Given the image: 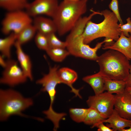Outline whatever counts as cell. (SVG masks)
<instances>
[{"instance_id":"obj_1","label":"cell","mask_w":131,"mask_h":131,"mask_svg":"<svg viewBox=\"0 0 131 131\" xmlns=\"http://www.w3.org/2000/svg\"><path fill=\"white\" fill-rule=\"evenodd\" d=\"M88 0H63L59 4L52 18L59 35H64L74 27L86 12Z\"/></svg>"},{"instance_id":"obj_2","label":"cell","mask_w":131,"mask_h":131,"mask_svg":"<svg viewBox=\"0 0 131 131\" xmlns=\"http://www.w3.org/2000/svg\"><path fill=\"white\" fill-rule=\"evenodd\" d=\"M90 20L89 17H82L70 31L65 41L66 48L70 54L75 57L96 61L98 57L97 52L102 45H108L110 41L105 39L98 43L93 48L85 44L83 42L82 34L87 23Z\"/></svg>"},{"instance_id":"obj_3","label":"cell","mask_w":131,"mask_h":131,"mask_svg":"<svg viewBox=\"0 0 131 131\" xmlns=\"http://www.w3.org/2000/svg\"><path fill=\"white\" fill-rule=\"evenodd\" d=\"M101 13L104 17L102 22L96 23L90 20L87 23L82 34L85 44H88L96 39L104 37L112 44L120 37L121 32L119 30L118 20L114 14L107 9Z\"/></svg>"},{"instance_id":"obj_4","label":"cell","mask_w":131,"mask_h":131,"mask_svg":"<svg viewBox=\"0 0 131 131\" xmlns=\"http://www.w3.org/2000/svg\"><path fill=\"white\" fill-rule=\"evenodd\" d=\"M129 60L117 51L109 49L98 57V72L107 78L125 81L129 74Z\"/></svg>"},{"instance_id":"obj_5","label":"cell","mask_w":131,"mask_h":131,"mask_svg":"<svg viewBox=\"0 0 131 131\" xmlns=\"http://www.w3.org/2000/svg\"><path fill=\"white\" fill-rule=\"evenodd\" d=\"M32 99L24 97L18 92L11 89L0 90V119L7 120L10 116H26L22 112L32 106Z\"/></svg>"},{"instance_id":"obj_6","label":"cell","mask_w":131,"mask_h":131,"mask_svg":"<svg viewBox=\"0 0 131 131\" xmlns=\"http://www.w3.org/2000/svg\"><path fill=\"white\" fill-rule=\"evenodd\" d=\"M32 22V17L24 10L7 11L1 22V32L6 35L12 32L17 35Z\"/></svg>"},{"instance_id":"obj_7","label":"cell","mask_w":131,"mask_h":131,"mask_svg":"<svg viewBox=\"0 0 131 131\" xmlns=\"http://www.w3.org/2000/svg\"><path fill=\"white\" fill-rule=\"evenodd\" d=\"M115 101V95L106 92L89 96L86 102L89 107L95 109L106 119L113 112Z\"/></svg>"},{"instance_id":"obj_8","label":"cell","mask_w":131,"mask_h":131,"mask_svg":"<svg viewBox=\"0 0 131 131\" xmlns=\"http://www.w3.org/2000/svg\"><path fill=\"white\" fill-rule=\"evenodd\" d=\"M18 64L15 60L8 59L0 79V83L13 87L26 81L28 78Z\"/></svg>"},{"instance_id":"obj_9","label":"cell","mask_w":131,"mask_h":131,"mask_svg":"<svg viewBox=\"0 0 131 131\" xmlns=\"http://www.w3.org/2000/svg\"><path fill=\"white\" fill-rule=\"evenodd\" d=\"M59 5L58 0H34L29 3L25 10L32 17L44 15L52 18Z\"/></svg>"},{"instance_id":"obj_10","label":"cell","mask_w":131,"mask_h":131,"mask_svg":"<svg viewBox=\"0 0 131 131\" xmlns=\"http://www.w3.org/2000/svg\"><path fill=\"white\" fill-rule=\"evenodd\" d=\"M114 106L121 116L131 120V95L125 90L115 95Z\"/></svg>"},{"instance_id":"obj_11","label":"cell","mask_w":131,"mask_h":131,"mask_svg":"<svg viewBox=\"0 0 131 131\" xmlns=\"http://www.w3.org/2000/svg\"><path fill=\"white\" fill-rule=\"evenodd\" d=\"M14 46L20 66L28 78L32 81L33 77L32 72V65L29 56L24 51L22 45L16 41Z\"/></svg>"},{"instance_id":"obj_12","label":"cell","mask_w":131,"mask_h":131,"mask_svg":"<svg viewBox=\"0 0 131 131\" xmlns=\"http://www.w3.org/2000/svg\"><path fill=\"white\" fill-rule=\"evenodd\" d=\"M115 42L110 45L104 46L103 49H110L118 51L129 60H131V38L125 36L122 32Z\"/></svg>"},{"instance_id":"obj_13","label":"cell","mask_w":131,"mask_h":131,"mask_svg":"<svg viewBox=\"0 0 131 131\" xmlns=\"http://www.w3.org/2000/svg\"><path fill=\"white\" fill-rule=\"evenodd\" d=\"M33 18L32 24L37 32L48 35L57 32L56 25L52 19L42 16H37Z\"/></svg>"},{"instance_id":"obj_14","label":"cell","mask_w":131,"mask_h":131,"mask_svg":"<svg viewBox=\"0 0 131 131\" xmlns=\"http://www.w3.org/2000/svg\"><path fill=\"white\" fill-rule=\"evenodd\" d=\"M57 74L62 83L66 84L71 89V91L74 93L76 96L80 98L82 97L79 94L80 90L75 88L73 84L78 78V75L74 70L66 67L58 69Z\"/></svg>"},{"instance_id":"obj_15","label":"cell","mask_w":131,"mask_h":131,"mask_svg":"<svg viewBox=\"0 0 131 131\" xmlns=\"http://www.w3.org/2000/svg\"><path fill=\"white\" fill-rule=\"evenodd\" d=\"M102 122L108 123L106 125L113 131H121L126 127L131 126V120L124 118L120 116L116 110L114 109L111 115L108 118L104 119Z\"/></svg>"},{"instance_id":"obj_16","label":"cell","mask_w":131,"mask_h":131,"mask_svg":"<svg viewBox=\"0 0 131 131\" xmlns=\"http://www.w3.org/2000/svg\"><path fill=\"white\" fill-rule=\"evenodd\" d=\"M82 80L91 86L95 95L102 93L105 90V78L98 72L85 76L83 78Z\"/></svg>"},{"instance_id":"obj_17","label":"cell","mask_w":131,"mask_h":131,"mask_svg":"<svg viewBox=\"0 0 131 131\" xmlns=\"http://www.w3.org/2000/svg\"><path fill=\"white\" fill-rule=\"evenodd\" d=\"M17 35L12 32L4 38L0 39V51L1 55L8 59L11 57V49L16 41Z\"/></svg>"},{"instance_id":"obj_18","label":"cell","mask_w":131,"mask_h":131,"mask_svg":"<svg viewBox=\"0 0 131 131\" xmlns=\"http://www.w3.org/2000/svg\"><path fill=\"white\" fill-rule=\"evenodd\" d=\"M29 0H0V6L7 11L25 9Z\"/></svg>"},{"instance_id":"obj_19","label":"cell","mask_w":131,"mask_h":131,"mask_svg":"<svg viewBox=\"0 0 131 131\" xmlns=\"http://www.w3.org/2000/svg\"><path fill=\"white\" fill-rule=\"evenodd\" d=\"M105 78V90L112 94H118L123 92L126 86L125 82Z\"/></svg>"},{"instance_id":"obj_20","label":"cell","mask_w":131,"mask_h":131,"mask_svg":"<svg viewBox=\"0 0 131 131\" xmlns=\"http://www.w3.org/2000/svg\"><path fill=\"white\" fill-rule=\"evenodd\" d=\"M37 32L32 23L30 24L23 28L17 35L16 41L22 45L34 37Z\"/></svg>"},{"instance_id":"obj_21","label":"cell","mask_w":131,"mask_h":131,"mask_svg":"<svg viewBox=\"0 0 131 131\" xmlns=\"http://www.w3.org/2000/svg\"><path fill=\"white\" fill-rule=\"evenodd\" d=\"M46 51L51 59L57 62H62L70 54L65 48H49Z\"/></svg>"},{"instance_id":"obj_22","label":"cell","mask_w":131,"mask_h":131,"mask_svg":"<svg viewBox=\"0 0 131 131\" xmlns=\"http://www.w3.org/2000/svg\"><path fill=\"white\" fill-rule=\"evenodd\" d=\"M105 119L94 108L89 107L83 122L86 124L92 126Z\"/></svg>"},{"instance_id":"obj_23","label":"cell","mask_w":131,"mask_h":131,"mask_svg":"<svg viewBox=\"0 0 131 131\" xmlns=\"http://www.w3.org/2000/svg\"><path fill=\"white\" fill-rule=\"evenodd\" d=\"M88 108H71L69 110V113L72 119L77 123L83 122Z\"/></svg>"},{"instance_id":"obj_24","label":"cell","mask_w":131,"mask_h":131,"mask_svg":"<svg viewBox=\"0 0 131 131\" xmlns=\"http://www.w3.org/2000/svg\"><path fill=\"white\" fill-rule=\"evenodd\" d=\"M34 38L35 44L40 49L46 51L49 48L47 35L37 32Z\"/></svg>"},{"instance_id":"obj_25","label":"cell","mask_w":131,"mask_h":131,"mask_svg":"<svg viewBox=\"0 0 131 131\" xmlns=\"http://www.w3.org/2000/svg\"><path fill=\"white\" fill-rule=\"evenodd\" d=\"M47 36L49 48H66L67 44L66 41H63L60 40L56 35L55 33H52Z\"/></svg>"},{"instance_id":"obj_26","label":"cell","mask_w":131,"mask_h":131,"mask_svg":"<svg viewBox=\"0 0 131 131\" xmlns=\"http://www.w3.org/2000/svg\"><path fill=\"white\" fill-rule=\"evenodd\" d=\"M109 7L110 9L114 14L120 24L122 25L123 23L119 13L118 0H112L109 4Z\"/></svg>"},{"instance_id":"obj_27","label":"cell","mask_w":131,"mask_h":131,"mask_svg":"<svg viewBox=\"0 0 131 131\" xmlns=\"http://www.w3.org/2000/svg\"><path fill=\"white\" fill-rule=\"evenodd\" d=\"M127 23L124 24H119V30L126 37H129L130 33L131 34V21L130 17L126 19Z\"/></svg>"},{"instance_id":"obj_28","label":"cell","mask_w":131,"mask_h":131,"mask_svg":"<svg viewBox=\"0 0 131 131\" xmlns=\"http://www.w3.org/2000/svg\"><path fill=\"white\" fill-rule=\"evenodd\" d=\"M96 127L98 131H113V130L106 125H105L102 122H100L92 126V128Z\"/></svg>"},{"instance_id":"obj_29","label":"cell","mask_w":131,"mask_h":131,"mask_svg":"<svg viewBox=\"0 0 131 131\" xmlns=\"http://www.w3.org/2000/svg\"><path fill=\"white\" fill-rule=\"evenodd\" d=\"M4 57L1 55L0 56V64L1 67L4 68L6 66L7 64V61L4 59Z\"/></svg>"},{"instance_id":"obj_30","label":"cell","mask_w":131,"mask_h":131,"mask_svg":"<svg viewBox=\"0 0 131 131\" xmlns=\"http://www.w3.org/2000/svg\"><path fill=\"white\" fill-rule=\"evenodd\" d=\"M126 86H131V65L129 68V74L128 78L125 81Z\"/></svg>"},{"instance_id":"obj_31","label":"cell","mask_w":131,"mask_h":131,"mask_svg":"<svg viewBox=\"0 0 131 131\" xmlns=\"http://www.w3.org/2000/svg\"><path fill=\"white\" fill-rule=\"evenodd\" d=\"M125 90L131 95V86L126 85Z\"/></svg>"},{"instance_id":"obj_32","label":"cell","mask_w":131,"mask_h":131,"mask_svg":"<svg viewBox=\"0 0 131 131\" xmlns=\"http://www.w3.org/2000/svg\"><path fill=\"white\" fill-rule=\"evenodd\" d=\"M128 129H125V128L122 129L121 131H131V126Z\"/></svg>"},{"instance_id":"obj_33","label":"cell","mask_w":131,"mask_h":131,"mask_svg":"<svg viewBox=\"0 0 131 131\" xmlns=\"http://www.w3.org/2000/svg\"><path fill=\"white\" fill-rule=\"evenodd\" d=\"M104 0H101V1H103ZM94 0V2L95 3H96V0Z\"/></svg>"},{"instance_id":"obj_34","label":"cell","mask_w":131,"mask_h":131,"mask_svg":"<svg viewBox=\"0 0 131 131\" xmlns=\"http://www.w3.org/2000/svg\"><path fill=\"white\" fill-rule=\"evenodd\" d=\"M71 0V1H77V0Z\"/></svg>"},{"instance_id":"obj_35","label":"cell","mask_w":131,"mask_h":131,"mask_svg":"<svg viewBox=\"0 0 131 131\" xmlns=\"http://www.w3.org/2000/svg\"><path fill=\"white\" fill-rule=\"evenodd\" d=\"M129 37H130L131 38V34H130V36Z\"/></svg>"}]
</instances>
